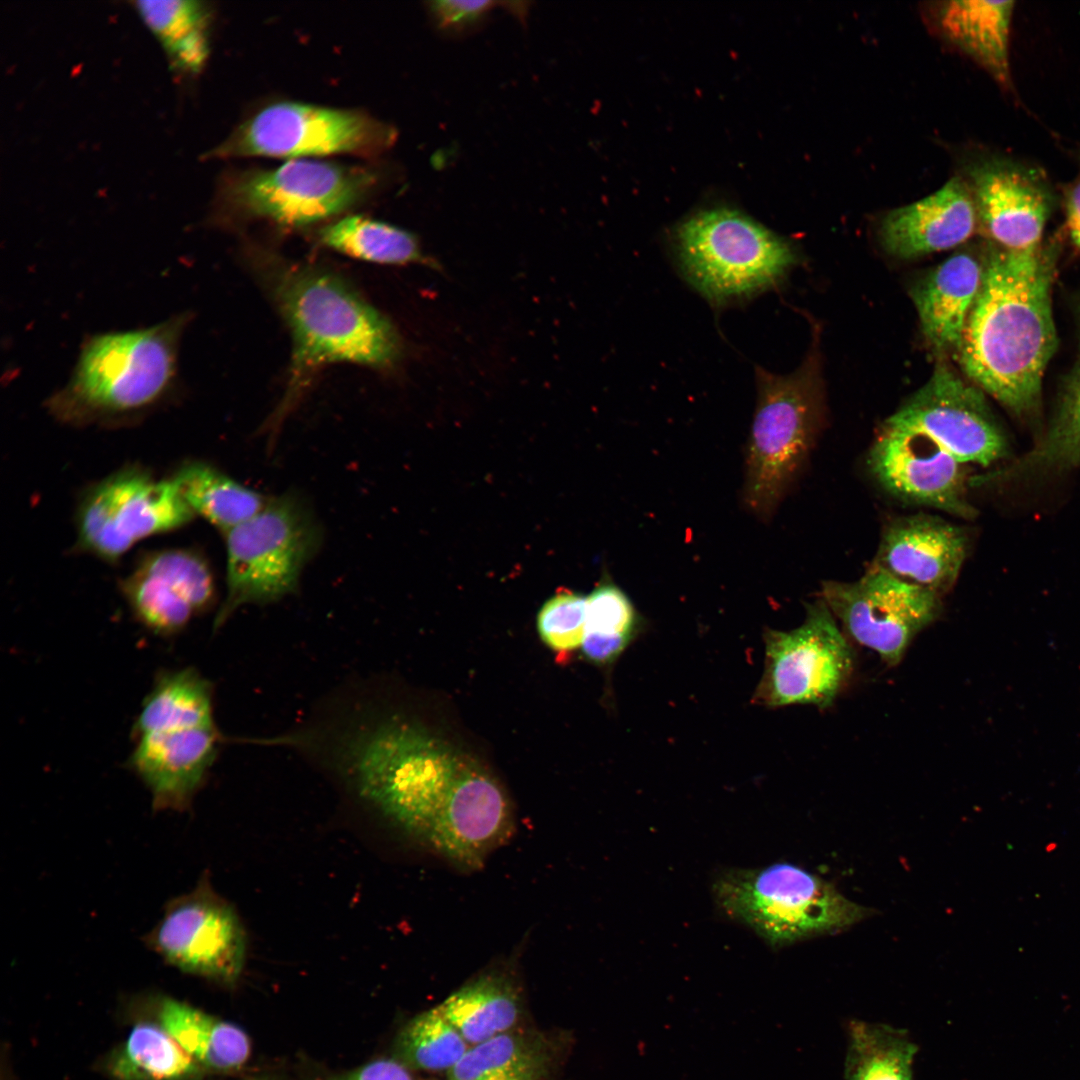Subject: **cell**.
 <instances>
[{
    "label": "cell",
    "instance_id": "obj_1",
    "mask_svg": "<svg viewBox=\"0 0 1080 1080\" xmlns=\"http://www.w3.org/2000/svg\"><path fill=\"white\" fill-rule=\"evenodd\" d=\"M1053 268L1041 246L993 252L958 346L960 365L976 387L1022 417L1037 410L1056 349Z\"/></svg>",
    "mask_w": 1080,
    "mask_h": 1080
},
{
    "label": "cell",
    "instance_id": "obj_2",
    "mask_svg": "<svg viewBox=\"0 0 1080 1080\" xmlns=\"http://www.w3.org/2000/svg\"><path fill=\"white\" fill-rule=\"evenodd\" d=\"M259 258L293 338L288 389L267 424L272 437L318 367L351 362L392 368L401 358L402 343L391 322L335 274L271 254Z\"/></svg>",
    "mask_w": 1080,
    "mask_h": 1080
},
{
    "label": "cell",
    "instance_id": "obj_3",
    "mask_svg": "<svg viewBox=\"0 0 1080 1080\" xmlns=\"http://www.w3.org/2000/svg\"><path fill=\"white\" fill-rule=\"evenodd\" d=\"M190 313L153 326L91 335L83 342L68 382L47 401L66 424L135 416L174 388L180 341Z\"/></svg>",
    "mask_w": 1080,
    "mask_h": 1080
},
{
    "label": "cell",
    "instance_id": "obj_4",
    "mask_svg": "<svg viewBox=\"0 0 1080 1080\" xmlns=\"http://www.w3.org/2000/svg\"><path fill=\"white\" fill-rule=\"evenodd\" d=\"M321 538L309 508L291 494L268 500L253 517L225 532L227 592L213 630L240 607L273 603L294 593Z\"/></svg>",
    "mask_w": 1080,
    "mask_h": 1080
},
{
    "label": "cell",
    "instance_id": "obj_5",
    "mask_svg": "<svg viewBox=\"0 0 1080 1080\" xmlns=\"http://www.w3.org/2000/svg\"><path fill=\"white\" fill-rule=\"evenodd\" d=\"M674 246L686 278L714 303L772 286L795 261L786 240L726 207L701 210L682 221Z\"/></svg>",
    "mask_w": 1080,
    "mask_h": 1080
},
{
    "label": "cell",
    "instance_id": "obj_6",
    "mask_svg": "<svg viewBox=\"0 0 1080 1080\" xmlns=\"http://www.w3.org/2000/svg\"><path fill=\"white\" fill-rule=\"evenodd\" d=\"M720 908L773 946L845 929L870 914L823 879L788 863L734 870L714 884Z\"/></svg>",
    "mask_w": 1080,
    "mask_h": 1080
},
{
    "label": "cell",
    "instance_id": "obj_7",
    "mask_svg": "<svg viewBox=\"0 0 1080 1080\" xmlns=\"http://www.w3.org/2000/svg\"><path fill=\"white\" fill-rule=\"evenodd\" d=\"M816 361L789 375L755 368L757 404L746 450L744 502L768 517L800 470L819 416Z\"/></svg>",
    "mask_w": 1080,
    "mask_h": 1080
},
{
    "label": "cell",
    "instance_id": "obj_8",
    "mask_svg": "<svg viewBox=\"0 0 1080 1080\" xmlns=\"http://www.w3.org/2000/svg\"><path fill=\"white\" fill-rule=\"evenodd\" d=\"M375 183L368 169L331 162L291 160L271 170L222 181L216 217H258L286 226L324 220L362 199Z\"/></svg>",
    "mask_w": 1080,
    "mask_h": 1080
},
{
    "label": "cell",
    "instance_id": "obj_9",
    "mask_svg": "<svg viewBox=\"0 0 1080 1080\" xmlns=\"http://www.w3.org/2000/svg\"><path fill=\"white\" fill-rule=\"evenodd\" d=\"M395 130L357 111L296 102L269 105L242 123L206 158L375 156L395 141Z\"/></svg>",
    "mask_w": 1080,
    "mask_h": 1080
},
{
    "label": "cell",
    "instance_id": "obj_10",
    "mask_svg": "<svg viewBox=\"0 0 1080 1080\" xmlns=\"http://www.w3.org/2000/svg\"><path fill=\"white\" fill-rule=\"evenodd\" d=\"M764 671L754 701L768 707L831 706L854 669V651L822 598L806 604L804 622L767 630Z\"/></svg>",
    "mask_w": 1080,
    "mask_h": 1080
},
{
    "label": "cell",
    "instance_id": "obj_11",
    "mask_svg": "<svg viewBox=\"0 0 1080 1080\" xmlns=\"http://www.w3.org/2000/svg\"><path fill=\"white\" fill-rule=\"evenodd\" d=\"M196 515L176 482L128 467L82 497L76 516L77 545L108 562L117 561L142 539L183 527Z\"/></svg>",
    "mask_w": 1080,
    "mask_h": 1080
},
{
    "label": "cell",
    "instance_id": "obj_12",
    "mask_svg": "<svg viewBox=\"0 0 1080 1080\" xmlns=\"http://www.w3.org/2000/svg\"><path fill=\"white\" fill-rule=\"evenodd\" d=\"M144 943L177 969L225 985L237 982L245 963L242 923L207 877L169 900Z\"/></svg>",
    "mask_w": 1080,
    "mask_h": 1080
},
{
    "label": "cell",
    "instance_id": "obj_13",
    "mask_svg": "<svg viewBox=\"0 0 1080 1080\" xmlns=\"http://www.w3.org/2000/svg\"><path fill=\"white\" fill-rule=\"evenodd\" d=\"M819 597L845 635L877 652L890 667L913 638L939 616L942 597L871 567L858 580L823 582Z\"/></svg>",
    "mask_w": 1080,
    "mask_h": 1080
},
{
    "label": "cell",
    "instance_id": "obj_14",
    "mask_svg": "<svg viewBox=\"0 0 1080 1080\" xmlns=\"http://www.w3.org/2000/svg\"><path fill=\"white\" fill-rule=\"evenodd\" d=\"M925 433L960 462L988 466L1008 454L1007 438L981 390L946 363L888 419Z\"/></svg>",
    "mask_w": 1080,
    "mask_h": 1080
},
{
    "label": "cell",
    "instance_id": "obj_15",
    "mask_svg": "<svg viewBox=\"0 0 1080 1080\" xmlns=\"http://www.w3.org/2000/svg\"><path fill=\"white\" fill-rule=\"evenodd\" d=\"M875 479L895 497L970 519L966 464L923 432L886 420L868 456Z\"/></svg>",
    "mask_w": 1080,
    "mask_h": 1080
},
{
    "label": "cell",
    "instance_id": "obj_16",
    "mask_svg": "<svg viewBox=\"0 0 1080 1080\" xmlns=\"http://www.w3.org/2000/svg\"><path fill=\"white\" fill-rule=\"evenodd\" d=\"M514 826L503 789L468 756L423 841L456 867L475 870L510 839Z\"/></svg>",
    "mask_w": 1080,
    "mask_h": 1080
},
{
    "label": "cell",
    "instance_id": "obj_17",
    "mask_svg": "<svg viewBox=\"0 0 1080 1080\" xmlns=\"http://www.w3.org/2000/svg\"><path fill=\"white\" fill-rule=\"evenodd\" d=\"M120 589L136 620L164 637L181 632L215 598L206 560L187 549L148 553L121 581Z\"/></svg>",
    "mask_w": 1080,
    "mask_h": 1080
},
{
    "label": "cell",
    "instance_id": "obj_18",
    "mask_svg": "<svg viewBox=\"0 0 1080 1080\" xmlns=\"http://www.w3.org/2000/svg\"><path fill=\"white\" fill-rule=\"evenodd\" d=\"M960 174L974 199L978 223L1003 249L1040 246L1050 209V194L1032 170L997 158L969 162Z\"/></svg>",
    "mask_w": 1080,
    "mask_h": 1080
},
{
    "label": "cell",
    "instance_id": "obj_19",
    "mask_svg": "<svg viewBox=\"0 0 1080 1080\" xmlns=\"http://www.w3.org/2000/svg\"><path fill=\"white\" fill-rule=\"evenodd\" d=\"M134 738L129 768L150 792L154 810L174 812L191 806L224 742L216 725Z\"/></svg>",
    "mask_w": 1080,
    "mask_h": 1080
},
{
    "label": "cell",
    "instance_id": "obj_20",
    "mask_svg": "<svg viewBox=\"0 0 1080 1080\" xmlns=\"http://www.w3.org/2000/svg\"><path fill=\"white\" fill-rule=\"evenodd\" d=\"M968 549V535L941 517L916 514L885 528L872 566L941 597L955 585Z\"/></svg>",
    "mask_w": 1080,
    "mask_h": 1080
},
{
    "label": "cell",
    "instance_id": "obj_21",
    "mask_svg": "<svg viewBox=\"0 0 1080 1080\" xmlns=\"http://www.w3.org/2000/svg\"><path fill=\"white\" fill-rule=\"evenodd\" d=\"M977 224L971 191L964 178L955 175L929 196L889 211L879 234L889 254L911 259L962 244Z\"/></svg>",
    "mask_w": 1080,
    "mask_h": 1080
},
{
    "label": "cell",
    "instance_id": "obj_22",
    "mask_svg": "<svg viewBox=\"0 0 1080 1080\" xmlns=\"http://www.w3.org/2000/svg\"><path fill=\"white\" fill-rule=\"evenodd\" d=\"M1014 1L957 0L932 3L928 23L949 46L1004 88L1011 84L1009 42Z\"/></svg>",
    "mask_w": 1080,
    "mask_h": 1080
},
{
    "label": "cell",
    "instance_id": "obj_23",
    "mask_svg": "<svg viewBox=\"0 0 1080 1080\" xmlns=\"http://www.w3.org/2000/svg\"><path fill=\"white\" fill-rule=\"evenodd\" d=\"M983 266L971 254L957 253L913 288L921 330L935 349L958 348L981 286Z\"/></svg>",
    "mask_w": 1080,
    "mask_h": 1080
},
{
    "label": "cell",
    "instance_id": "obj_24",
    "mask_svg": "<svg viewBox=\"0 0 1080 1080\" xmlns=\"http://www.w3.org/2000/svg\"><path fill=\"white\" fill-rule=\"evenodd\" d=\"M158 1016L160 1025L202 1068L234 1071L250 1056L251 1043L244 1030L184 1002L162 999Z\"/></svg>",
    "mask_w": 1080,
    "mask_h": 1080
},
{
    "label": "cell",
    "instance_id": "obj_25",
    "mask_svg": "<svg viewBox=\"0 0 1080 1080\" xmlns=\"http://www.w3.org/2000/svg\"><path fill=\"white\" fill-rule=\"evenodd\" d=\"M437 1007L473 1046L513 1028L520 998L511 976L492 970L460 987Z\"/></svg>",
    "mask_w": 1080,
    "mask_h": 1080
},
{
    "label": "cell",
    "instance_id": "obj_26",
    "mask_svg": "<svg viewBox=\"0 0 1080 1080\" xmlns=\"http://www.w3.org/2000/svg\"><path fill=\"white\" fill-rule=\"evenodd\" d=\"M131 5L160 43L177 79L197 75L209 54L210 11L195 0H140Z\"/></svg>",
    "mask_w": 1080,
    "mask_h": 1080
},
{
    "label": "cell",
    "instance_id": "obj_27",
    "mask_svg": "<svg viewBox=\"0 0 1080 1080\" xmlns=\"http://www.w3.org/2000/svg\"><path fill=\"white\" fill-rule=\"evenodd\" d=\"M216 725L213 686L193 667L160 671L132 727L134 737Z\"/></svg>",
    "mask_w": 1080,
    "mask_h": 1080
},
{
    "label": "cell",
    "instance_id": "obj_28",
    "mask_svg": "<svg viewBox=\"0 0 1080 1080\" xmlns=\"http://www.w3.org/2000/svg\"><path fill=\"white\" fill-rule=\"evenodd\" d=\"M552 1063V1050L543 1038L509 1030L470 1046L448 1071V1079L543 1080Z\"/></svg>",
    "mask_w": 1080,
    "mask_h": 1080
},
{
    "label": "cell",
    "instance_id": "obj_29",
    "mask_svg": "<svg viewBox=\"0 0 1080 1080\" xmlns=\"http://www.w3.org/2000/svg\"><path fill=\"white\" fill-rule=\"evenodd\" d=\"M195 515H200L223 533L247 521L268 502L214 466L190 461L172 476Z\"/></svg>",
    "mask_w": 1080,
    "mask_h": 1080
},
{
    "label": "cell",
    "instance_id": "obj_30",
    "mask_svg": "<svg viewBox=\"0 0 1080 1080\" xmlns=\"http://www.w3.org/2000/svg\"><path fill=\"white\" fill-rule=\"evenodd\" d=\"M319 239L328 248L361 260L390 265L419 263L439 269V264L422 252L415 235L369 218H342L324 227Z\"/></svg>",
    "mask_w": 1080,
    "mask_h": 1080
},
{
    "label": "cell",
    "instance_id": "obj_31",
    "mask_svg": "<svg viewBox=\"0 0 1080 1080\" xmlns=\"http://www.w3.org/2000/svg\"><path fill=\"white\" fill-rule=\"evenodd\" d=\"M848 1029L847 1080H913L918 1047L907 1032L859 1020L851 1021Z\"/></svg>",
    "mask_w": 1080,
    "mask_h": 1080
},
{
    "label": "cell",
    "instance_id": "obj_32",
    "mask_svg": "<svg viewBox=\"0 0 1080 1080\" xmlns=\"http://www.w3.org/2000/svg\"><path fill=\"white\" fill-rule=\"evenodd\" d=\"M118 1080H192L202 1067L160 1025H136L110 1065Z\"/></svg>",
    "mask_w": 1080,
    "mask_h": 1080
},
{
    "label": "cell",
    "instance_id": "obj_33",
    "mask_svg": "<svg viewBox=\"0 0 1080 1080\" xmlns=\"http://www.w3.org/2000/svg\"><path fill=\"white\" fill-rule=\"evenodd\" d=\"M1080 465V371L1067 391L1047 432L1010 465L993 474L1002 481L1020 480Z\"/></svg>",
    "mask_w": 1080,
    "mask_h": 1080
},
{
    "label": "cell",
    "instance_id": "obj_34",
    "mask_svg": "<svg viewBox=\"0 0 1080 1080\" xmlns=\"http://www.w3.org/2000/svg\"><path fill=\"white\" fill-rule=\"evenodd\" d=\"M585 635L582 649L595 663L615 659L632 638L637 623L635 609L626 594L609 580L586 597Z\"/></svg>",
    "mask_w": 1080,
    "mask_h": 1080
},
{
    "label": "cell",
    "instance_id": "obj_35",
    "mask_svg": "<svg viewBox=\"0 0 1080 1080\" xmlns=\"http://www.w3.org/2000/svg\"><path fill=\"white\" fill-rule=\"evenodd\" d=\"M469 1047L437 1006L412 1018L402 1028L396 1041L401 1059L414 1068L426 1071L448 1072Z\"/></svg>",
    "mask_w": 1080,
    "mask_h": 1080
},
{
    "label": "cell",
    "instance_id": "obj_36",
    "mask_svg": "<svg viewBox=\"0 0 1080 1080\" xmlns=\"http://www.w3.org/2000/svg\"><path fill=\"white\" fill-rule=\"evenodd\" d=\"M586 602V597L565 589L544 603L537 616V629L550 648L566 652L582 646Z\"/></svg>",
    "mask_w": 1080,
    "mask_h": 1080
},
{
    "label": "cell",
    "instance_id": "obj_37",
    "mask_svg": "<svg viewBox=\"0 0 1080 1080\" xmlns=\"http://www.w3.org/2000/svg\"><path fill=\"white\" fill-rule=\"evenodd\" d=\"M495 2L441 0L430 4L431 13L442 29L460 30L478 23Z\"/></svg>",
    "mask_w": 1080,
    "mask_h": 1080
},
{
    "label": "cell",
    "instance_id": "obj_38",
    "mask_svg": "<svg viewBox=\"0 0 1080 1080\" xmlns=\"http://www.w3.org/2000/svg\"><path fill=\"white\" fill-rule=\"evenodd\" d=\"M338 1080H413L407 1068L394 1059L373 1060Z\"/></svg>",
    "mask_w": 1080,
    "mask_h": 1080
},
{
    "label": "cell",
    "instance_id": "obj_39",
    "mask_svg": "<svg viewBox=\"0 0 1080 1080\" xmlns=\"http://www.w3.org/2000/svg\"><path fill=\"white\" fill-rule=\"evenodd\" d=\"M1066 227L1072 243L1080 250V181L1067 193Z\"/></svg>",
    "mask_w": 1080,
    "mask_h": 1080
},
{
    "label": "cell",
    "instance_id": "obj_40",
    "mask_svg": "<svg viewBox=\"0 0 1080 1080\" xmlns=\"http://www.w3.org/2000/svg\"><path fill=\"white\" fill-rule=\"evenodd\" d=\"M262 1080H265V1079H262Z\"/></svg>",
    "mask_w": 1080,
    "mask_h": 1080
},
{
    "label": "cell",
    "instance_id": "obj_41",
    "mask_svg": "<svg viewBox=\"0 0 1080 1080\" xmlns=\"http://www.w3.org/2000/svg\"><path fill=\"white\" fill-rule=\"evenodd\" d=\"M1079 371H1080V369H1079Z\"/></svg>",
    "mask_w": 1080,
    "mask_h": 1080
}]
</instances>
